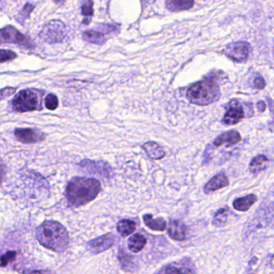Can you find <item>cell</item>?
I'll use <instances>...</instances> for the list:
<instances>
[{
	"label": "cell",
	"mask_w": 274,
	"mask_h": 274,
	"mask_svg": "<svg viewBox=\"0 0 274 274\" xmlns=\"http://www.w3.org/2000/svg\"><path fill=\"white\" fill-rule=\"evenodd\" d=\"M101 190L102 185L98 179L76 177L68 183L66 197L72 206H82L96 199Z\"/></svg>",
	"instance_id": "1"
},
{
	"label": "cell",
	"mask_w": 274,
	"mask_h": 274,
	"mask_svg": "<svg viewBox=\"0 0 274 274\" xmlns=\"http://www.w3.org/2000/svg\"><path fill=\"white\" fill-rule=\"evenodd\" d=\"M36 238L42 246L56 252H63L68 247V233L56 221H45L36 230Z\"/></svg>",
	"instance_id": "2"
},
{
	"label": "cell",
	"mask_w": 274,
	"mask_h": 274,
	"mask_svg": "<svg viewBox=\"0 0 274 274\" xmlns=\"http://www.w3.org/2000/svg\"><path fill=\"white\" fill-rule=\"evenodd\" d=\"M221 90L218 84L213 78L197 82L189 88L187 98L191 103L198 105H208L218 101Z\"/></svg>",
	"instance_id": "3"
},
{
	"label": "cell",
	"mask_w": 274,
	"mask_h": 274,
	"mask_svg": "<svg viewBox=\"0 0 274 274\" xmlns=\"http://www.w3.org/2000/svg\"><path fill=\"white\" fill-rule=\"evenodd\" d=\"M13 109L20 113L41 110V99L37 92L24 90L19 92L12 101Z\"/></svg>",
	"instance_id": "4"
},
{
	"label": "cell",
	"mask_w": 274,
	"mask_h": 274,
	"mask_svg": "<svg viewBox=\"0 0 274 274\" xmlns=\"http://www.w3.org/2000/svg\"><path fill=\"white\" fill-rule=\"evenodd\" d=\"M66 36V27L60 20H52L46 24L40 32V37L48 43H59Z\"/></svg>",
	"instance_id": "5"
},
{
	"label": "cell",
	"mask_w": 274,
	"mask_h": 274,
	"mask_svg": "<svg viewBox=\"0 0 274 274\" xmlns=\"http://www.w3.org/2000/svg\"><path fill=\"white\" fill-rule=\"evenodd\" d=\"M0 44H16L28 48L34 47L28 36L12 26H7L0 29Z\"/></svg>",
	"instance_id": "6"
},
{
	"label": "cell",
	"mask_w": 274,
	"mask_h": 274,
	"mask_svg": "<svg viewBox=\"0 0 274 274\" xmlns=\"http://www.w3.org/2000/svg\"><path fill=\"white\" fill-rule=\"evenodd\" d=\"M250 52V44L246 41L232 43L227 46L224 53L231 60L237 62H244L247 60Z\"/></svg>",
	"instance_id": "7"
},
{
	"label": "cell",
	"mask_w": 274,
	"mask_h": 274,
	"mask_svg": "<svg viewBox=\"0 0 274 274\" xmlns=\"http://www.w3.org/2000/svg\"><path fill=\"white\" fill-rule=\"evenodd\" d=\"M80 166L88 172L98 175L104 178H111L113 175V169L109 163L104 161H93V160H83Z\"/></svg>",
	"instance_id": "8"
},
{
	"label": "cell",
	"mask_w": 274,
	"mask_h": 274,
	"mask_svg": "<svg viewBox=\"0 0 274 274\" xmlns=\"http://www.w3.org/2000/svg\"><path fill=\"white\" fill-rule=\"evenodd\" d=\"M114 241L115 236L112 233H107L89 241L87 244L88 250L94 254H98L111 248Z\"/></svg>",
	"instance_id": "9"
},
{
	"label": "cell",
	"mask_w": 274,
	"mask_h": 274,
	"mask_svg": "<svg viewBox=\"0 0 274 274\" xmlns=\"http://www.w3.org/2000/svg\"><path fill=\"white\" fill-rule=\"evenodd\" d=\"M15 136L24 143H36L45 139V133L32 128H19L15 131Z\"/></svg>",
	"instance_id": "10"
},
{
	"label": "cell",
	"mask_w": 274,
	"mask_h": 274,
	"mask_svg": "<svg viewBox=\"0 0 274 274\" xmlns=\"http://www.w3.org/2000/svg\"><path fill=\"white\" fill-rule=\"evenodd\" d=\"M244 117V110L242 105L238 102H230V107L223 117L222 122L227 125H233L240 122Z\"/></svg>",
	"instance_id": "11"
},
{
	"label": "cell",
	"mask_w": 274,
	"mask_h": 274,
	"mask_svg": "<svg viewBox=\"0 0 274 274\" xmlns=\"http://www.w3.org/2000/svg\"><path fill=\"white\" fill-rule=\"evenodd\" d=\"M229 185V180L225 173H221L206 183L203 188L205 194H210L213 191H217L219 189L228 187Z\"/></svg>",
	"instance_id": "12"
},
{
	"label": "cell",
	"mask_w": 274,
	"mask_h": 274,
	"mask_svg": "<svg viewBox=\"0 0 274 274\" xmlns=\"http://www.w3.org/2000/svg\"><path fill=\"white\" fill-rule=\"evenodd\" d=\"M168 235L171 239L178 241H183L186 239L187 227L179 221H171L168 226Z\"/></svg>",
	"instance_id": "13"
},
{
	"label": "cell",
	"mask_w": 274,
	"mask_h": 274,
	"mask_svg": "<svg viewBox=\"0 0 274 274\" xmlns=\"http://www.w3.org/2000/svg\"><path fill=\"white\" fill-rule=\"evenodd\" d=\"M241 141V136L239 132L236 130H230L222 133L214 140L215 147H221L224 144L228 145H236Z\"/></svg>",
	"instance_id": "14"
},
{
	"label": "cell",
	"mask_w": 274,
	"mask_h": 274,
	"mask_svg": "<svg viewBox=\"0 0 274 274\" xmlns=\"http://www.w3.org/2000/svg\"><path fill=\"white\" fill-rule=\"evenodd\" d=\"M147 155L154 160L162 159L165 156V151L155 142H147L143 146Z\"/></svg>",
	"instance_id": "15"
},
{
	"label": "cell",
	"mask_w": 274,
	"mask_h": 274,
	"mask_svg": "<svg viewBox=\"0 0 274 274\" xmlns=\"http://www.w3.org/2000/svg\"><path fill=\"white\" fill-rule=\"evenodd\" d=\"M256 200L257 198L253 194L240 197L233 201V208L240 212H247L252 205L256 203Z\"/></svg>",
	"instance_id": "16"
},
{
	"label": "cell",
	"mask_w": 274,
	"mask_h": 274,
	"mask_svg": "<svg viewBox=\"0 0 274 274\" xmlns=\"http://www.w3.org/2000/svg\"><path fill=\"white\" fill-rule=\"evenodd\" d=\"M118 260H119L121 268L125 272H133L135 270L136 264L134 262V258L133 256L128 254L123 249H119L118 251Z\"/></svg>",
	"instance_id": "17"
},
{
	"label": "cell",
	"mask_w": 274,
	"mask_h": 274,
	"mask_svg": "<svg viewBox=\"0 0 274 274\" xmlns=\"http://www.w3.org/2000/svg\"><path fill=\"white\" fill-rule=\"evenodd\" d=\"M195 2L191 0H171L166 1V7L170 12H176L187 11L191 9Z\"/></svg>",
	"instance_id": "18"
},
{
	"label": "cell",
	"mask_w": 274,
	"mask_h": 274,
	"mask_svg": "<svg viewBox=\"0 0 274 274\" xmlns=\"http://www.w3.org/2000/svg\"><path fill=\"white\" fill-rule=\"evenodd\" d=\"M143 221L145 225L151 230L163 232L167 229V222L164 219H154L151 215L147 214L143 216Z\"/></svg>",
	"instance_id": "19"
},
{
	"label": "cell",
	"mask_w": 274,
	"mask_h": 274,
	"mask_svg": "<svg viewBox=\"0 0 274 274\" xmlns=\"http://www.w3.org/2000/svg\"><path fill=\"white\" fill-rule=\"evenodd\" d=\"M84 40L90 44L102 45L106 41L105 33L101 31L88 30L83 33Z\"/></svg>",
	"instance_id": "20"
},
{
	"label": "cell",
	"mask_w": 274,
	"mask_h": 274,
	"mask_svg": "<svg viewBox=\"0 0 274 274\" xmlns=\"http://www.w3.org/2000/svg\"><path fill=\"white\" fill-rule=\"evenodd\" d=\"M268 158L264 155H260L256 156L251 161L249 165V170L252 174H258L260 171H264L268 167Z\"/></svg>",
	"instance_id": "21"
},
{
	"label": "cell",
	"mask_w": 274,
	"mask_h": 274,
	"mask_svg": "<svg viewBox=\"0 0 274 274\" xmlns=\"http://www.w3.org/2000/svg\"><path fill=\"white\" fill-rule=\"evenodd\" d=\"M146 244H147V239L139 233L133 235L128 240V248L129 250L134 253L143 250Z\"/></svg>",
	"instance_id": "22"
},
{
	"label": "cell",
	"mask_w": 274,
	"mask_h": 274,
	"mask_svg": "<svg viewBox=\"0 0 274 274\" xmlns=\"http://www.w3.org/2000/svg\"><path fill=\"white\" fill-rule=\"evenodd\" d=\"M117 232L122 237H128L133 234L136 230V224L131 220H121L118 222L117 226Z\"/></svg>",
	"instance_id": "23"
},
{
	"label": "cell",
	"mask_w": 274,
	"mask_h": 274,
	"mask_svg": "<svg viewBox=\"0 0 274 274\" xmlns=\"http://www.w3.org/2000/svg\"><path fill=\"white\" fill-rule=\"evenodd\" d=\"M229 218V212L225 209H221L216 213L213 218V225L216 227H223L226 225Z\"/></svg>",
	"instance_id": "24"
},
{
	"label": "cell",
	"mask_w": 274,
	"mask_h": 274,
	"mask_svg": "<svg viewBox=\"0 0 274 274\" xmlns=\"http://www.w3.org/2000/svg\"><path fill=\"white\" fill-rule=\"evenodd\" d=\"M164 274H195L191 268L186 266H178V265H169L165 269Z\"/></svg>",
	"instance_id": "25"
},
{
	"label": "cell",
	"mask_w": 274,
	"mask_h": 274,
	"mask_svg": "<svg viewBox=\"0 0 274 274\" xmlns=\"http://www.w3.org/2000/svg\"><path fill=\"white\" fill-rule=\"evenodd\" d=\"M250 86H252L253 89L261 90L265 87L266 84H265V81H264V78H262V76L256 73V74H254L252 76Z\"/></svg>",
	"instance_id": "26"
},
{
	"label": "cell",
	"mask_w": 274,
	"mask_h": 274,
	"mask_svg": "<svg viewBox=\"0 0 274 274\" xmlns=\"http://www.w3.org/2000/svg\"><path fill=\"white\" fill-rule=\"evenodd\" d=\"M59 105V101L55 94H49L45 98V106L49 110H55Z\"/></svg>",
	"instance_id": "27"
},
{
	"label": "cell",
	"mask_w": 274,
	"mask_h": 274,
	"mask_svg": "<svg viewBox=\"0 0 274 274\" xmlns=\"http://www.w3.org/2000/svg\"><path fill=\"white\" fill-rule=\"evenodd\" d=\"M94 2L92 1H85L82 3V15L86 17H90L94 15Z\"/></svg>",
	"instance_id": "28"
},
{
	"label": "cell",
	"mask_w": 274,
	"mask_h": 274,
	"mask_svg": "<svg viewBox=\"0 0 274 274\" xmlns=\"http://www.w3.org/2000/svg\"><path fill=\"white\" fill-rule=\"evenodd\" d=\"M16 56L17 55L16 52H12L11 50H0V63L14 60Z\"/></svg>",
	"instance_id": "29"
},
{
	"label": "cell",
	"mask_w": 274,
	"mask_h": 274,
	"mask_svg": "<svg viewBox=\"0 0 274 274\" xmlns=\"http://www.w3.org/2000/svg\"><path fill=\"white\" fill-rule=\"evenodd\" d=\"M16 256V252H14V251H10V252H7L6 254L4 255V256L0 258V260H1V265H2V266H6L8 263L12 261V260H14Z\"/></svg>",
	"instance_id": "30"
},
{
	"label": "cell",
	"mask_w": 274,
	"mask_h": 274,
	"mask_svg": "<svg viewBox=\"0 0 274 274\" xmlns=\"http://www.w3.org/2000/svg\"><path fill=\"white\" fill-rule=\"evenodd\" d=\"M16 88H5L0 90V101L5 99L9 96L12 95L16 92Z\"/></svg>",
	"instance_id": "31"
},
{
	"label": "cell",
	"mask_w": 274,
	"mask_h": 274,
	"mask_svg": "<svg viewBox=\"0 0 274 274\" xmlns=\"http://www.w3.org/2000/svg\"><path fill=\"white\" fill-rule=\"evenodd\" d=\"M33 9H34V6H33V5H32V4H26V5L24 6V9H23L21 16H22L24 18H26V17H28V16H29L31 12H32Z\"/></svg>",
	"instance_id": "32"
},
{
	"label": "cell",
	"mask_w": 274,
	"mask_h": 274,
	"mask_svg": "<svg viewBox=\"0 0 274 274\" xmlns=\"http://www.w3.org/2000/svg\"><path fill=\"white\" fill-rule=\"evenodd\" d=\"M24 274H53L52 272L48 270H26L24 271Z\"/></svg>",
	"instance_id": "33"
},
{
	"label": "cell",
	"mask_w": 274,
	"mask_h": 274,
	"mask_svg": "<svg viewBox=\"0 0 274 274\" xmlns=\"http://www.w3.org/2000/svg\"><path fill=\"white\" fill-rule=\"evenodd\" d=\"M5 173H6V168H5V166L4 165V163H3L2 162L0 161V183H1L3 179H4Z\"/></svg>",
	"instance_id": "34"
},
{
	"label": "cell",
	"mask_w": 274,
	"mask_h": 274,
	"mask_svg": "<svg viewBox=\"0 0 274 274\" xmlns=\"http://www.w3.org/2000/svg\"><path fill=\"white\" fill-rule=\"evenodd\" d=\"M257 109L260 112H264L266 109V105L262 101H259L257 103Z\"/></svg>",
	"instance_id": "35"
}]
</instances>
